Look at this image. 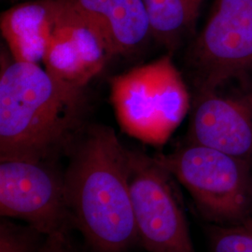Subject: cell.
I'll return each mask as SVG.
<instances>
[{
	"mask_svg": "<svg viewBox=\"0 0 252 252\" xmlns=\"http://www.w3.org/2000/svg\"><path fill=\"white\" fill-rule=\"evenodd\" d=\"M65 193L75 229L94 252H127L138 238L129 187L130 150L114 130L82 131L68 153Z\"/></svg>",
	"mask_w": 252,
	"mask_h": 252,
	"instance_id": "6da1fadb",
	"label": "cell"
},
{
	"mask_svg": "<svg viewBox=\"0 0 252 252\" xmlns=\"http://www.w3.org/2000/svg\"><path fill=\"white\" fill-rule=\"evenodd\" d=\"M84 89L57 79L39 63L2 56L0 158L58 160L82 133Z\"/></svg>",
	"mask_w": 252,
	"mask_h": 252,
	"instance_id": "7a4b0ae2",
	"label": "cell"
},
{
	"mask_svg": "<svg viewBox=\"0 0 252 252\" xmlns=\"http://www.w3.org/2000/svg\"><path fill=\"white\" fill-rule=\"evenodd\" d=\"M155 159L189 191L210 224L240 225L252 217L251 163L189 142Z\"/></svg>",
	"mask_w": 252,
	"mask_h": 252,
	"instance_id": "3957f363",
	"label": "cell"
},
{
	"mask_svg": "<svg viewBox=\"0 0 252 252\" xmlns=\"http://www.w3.org/2000/svg\"><path fill=\"white\" fill-rule=\"evenodd\" d=\"M110 98L123 130L159 144L165 141L187 115V86L170 55L114 77Z\"/></svg>",
	"mask_w": 252,
	"mask_h": 252,
	"instance_id": "277c9868",
	"label": "cell"
},
{
	"mask_svg": "<svg viewBox=\"0 0 252 252\" xmlns=\"http://www.w3.org/2000/svg\"><path fill=\"white\" fill-rule=\"evenodd\" d=\"M175 180L155 157L130 150L135 229L138 243L149 252H195Z\"/></svg>",
	"mask_w": 252,
	"mask_h": 252,
	"instance_id": "5b68a950",
	"label": "cell"
},
{
	"mask_svg": "<svg viewBox=\"0 0 252 252\" xmlns=\"http://www.w3.org/2000/svg\"><path fill=\"white\" fill-rule=\"evenodd\" d=\"M58 160L0 158V215L50 235L71 234L64 170Z\"/></svg>",
	"mask_w": 252,
	"mask_h": 252,
	"instance_id": "8992f818",
	"label": "cell"
},
{
	"mask_svg": "<svg viewBox=\"0 0 252 252\" xmlns=\"http://www.w3.org/2000/svg\"><path fill=\"white\" fill-rule=\"evenodd\" d=\"M188 63L197 91L252 72V0H214L207 23L190 44Z\"/></svg>",
	"mask_w": 252,
	"mask_h": 252,
	"instance_id": "52a82bcc",
	"label": "cell"
},
{
	"mask_svg": "<svg viewBox=\"0 0 252 252\" xmlns=\"http://www.w3.org/2000/svg\"><path fill=\"white\" fill-rule=\"evenodd\" d=\"M188 142L215 149L252 165V72L235 74L197 91Z\"/></svg>",
	"mask_w": 252,
	"mask_h": 252,
	"instance_id": "ba28073f",
	"label": "cell"
},
{
	"mask_svg": "<svg viewBox=\"0 0 252 252\" xmlns=\"http://www.w3.org/2000/svg\"><path fill=\"white\" fill-rule=\"evenodd\" d=\"M116 56L95 23L65 0H57L43 67L57 79L84 89Z\"/></svg>",
	"mask_w": 252,
	"mask_h": 252,
	"instance_id": "9c48e42d",
	"label": "cell"
},
{
	"mask_svg": "<svg viewBox=\"0 0 252 252\" xmlns=\"http://www.w3.org/2000/svg\"><path fill=\"white\" fill-rule=\"evenodd\" d=\"M95 23L115 55L138 51L153 38L144 0H65Z\"/></svg>",
	"mask_w": 252,
	"mask_h": 252,
	"instance_id": "30bf717a",
	"label": "cell"
},
{
	"mask_svg": "<svg viewBox=\"0 0 252 252\" xmlns=\"http://www.w3.org/2000/svg\"><path fill=\"white\" fill-rule=\"evenodd\" d=\"M56 9L57 0H28L2 12L1 33L14 60L42 63Z\"/></svg>",
	"mask_w": 252,
	"mask_h": 252,
	"instance_id": "8fae6325",
	"label": "cell"
},
{
	"mask_svg": "<svg viewBox=\"0 0 252 252\" xmlns=\"http://www.w3.org/2000/svg\"><path fill=\"white\" fill-rule=\"evenodd\" d=\"M205 0H144L152 36L169 51L194 35Z\"/></svg>",
	"mask_w": 252,
	"mask_h": 252,
	"instance_id": "7c38bea8",
	"label": "cell"
},
{
	"mask_svg": "<svg viewBox=\"0 0 252 252\" xmlns=\"http://www.w3.org/2000/svg\"><path fill=\"white\" fill-rule=\"evenodd\" d=\"M47 237L33 226L18 224L1 217L0 252H39Z\"/></svg>",
	"mask_w": 252,
	"mask_h": 252,
	"instance_id": "4fadbf2b",
	"label": "cell"
},
{
	"mask_svg": "<svg viewBox=\"0 0 252 252\" xmlns=\"http://www.w3.org/2000/svg\"><path fill=\"white\" fill-rule=\"evenodd\" d=\"M207 234L210 252H252V230L244 226L209 224Z\"/></svg>",
	"mask_w": 252,
	"mask_h": 252,
	"instance_id": "5bb4252c",
	"label": "cell"
},
{
	"mask_svg": "<svg viewBox=\"0 0 252 252\" xmlns=\"http://www.w3.org/2000/svg\"><path fill=\"white\" fill-rule=\"evenodd\" d=\"M39 252H83L73 241L71 234L50 235Z\"/></svg>",
	"mask_w": 252,
	"mask_h": 252,
	"instance_id": "9a60e30c",
	"label": "cell"
},
{
	"mask_svg": "<svg viewBox=\"0 0 252 252\" xmlns=\"http://www.w3.org/2000/svg\"><path fill=\"white\" fill-rule=\"evenodd\" d=\"M240 225L244 226V227H246V228H249V229L252 230V217H251L250 219H248L245 222H243V223L240 224Z\"/></svg>",
	"mask_w": 252,
	"mask_h": 252,
	"instance_id": "2e32d148",
	"label": "cell"
}]
</instances>
